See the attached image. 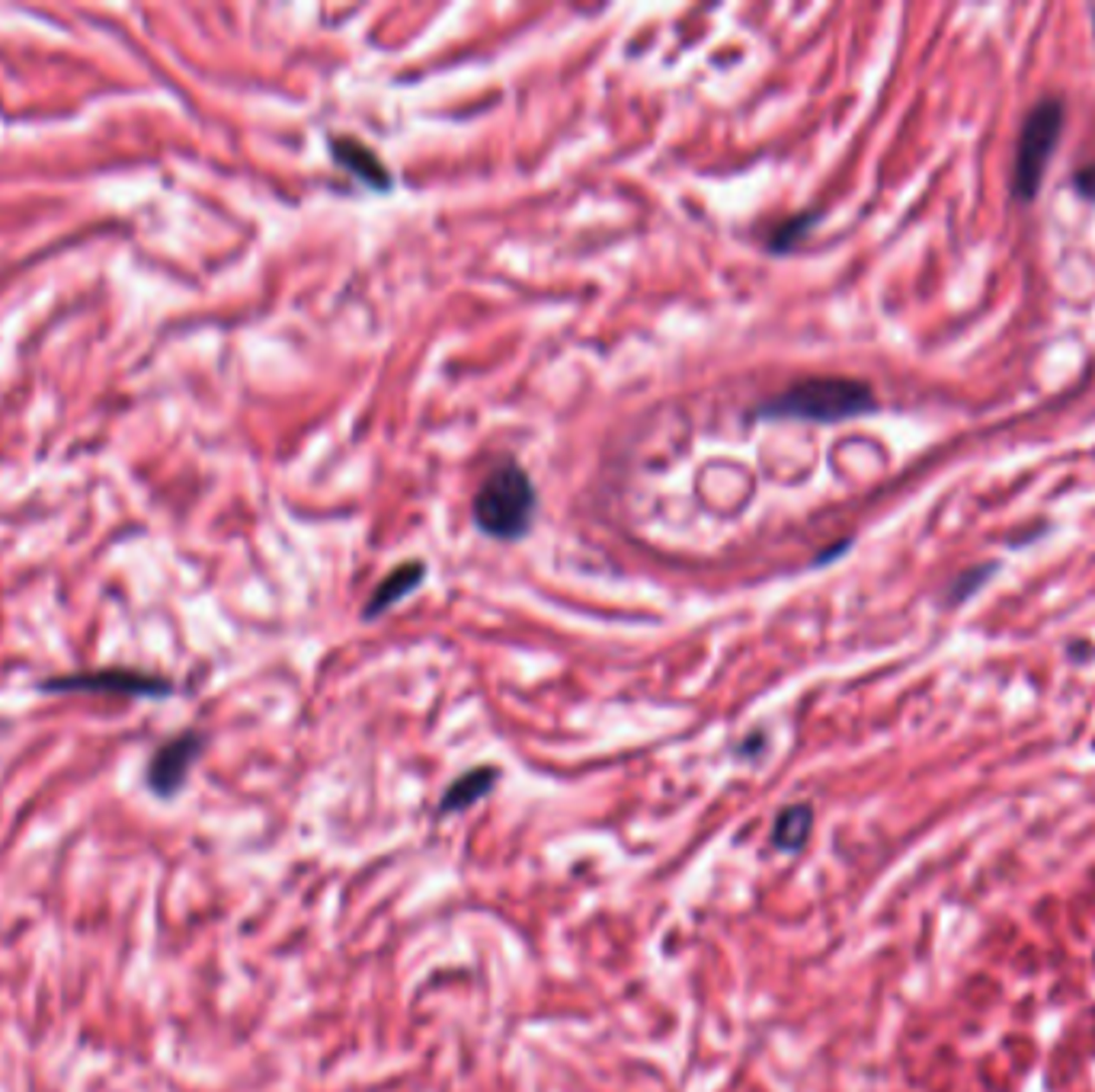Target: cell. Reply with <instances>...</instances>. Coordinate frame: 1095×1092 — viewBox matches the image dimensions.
I'll return each instance as SVG.
<instances>
[{"instance_id": "9", "label": "cell", "mask_w": 1095, "mask_h": 1092, "mask_svg": "<svg viewBox=\"0 0 1095 1092\" xmlns=\"http://www.w3.org/2000/svg\"><path fill=\"white\" fill-rule=\"evenodd\" d=\"M810 827H813V810H810V804H788L775 817L772 843L778 849H785V853H794V849H801L807 843Z\"/></svg>"}, {"instance_id": "6", "label": "cell", "mask_w": 1095, "mask_h": 1092, "mask_svg": "<svg viewBox=\"0 0 1095 1092\" xmlns=\"http://www.w3.org/2000/svg\"><path fill=\"white\" fill-rule=\"evenodd\" d=\"M330 151H334V161L340 167L350 170L359 183L372 186V189H381V193H385V189H391V173H388V167L378 161V154L372 148H365L362 142H356V138H346V135L343 138H334V142H330Z\"/></svg>"}, {"instance_id": "7", "label": "cell", "mask_w": 1095, "mask_h": 1092, "mask_svg": "<svg viewBox=\"0 0 1095 1092\" xmlns=\"http://www.w3.org/2000/svg\"><path fill=\"white\" fill-rule=\"evenodd\" d=\"M423 577H426V564L423 561H407L401 567H394L391 574L375 586L372 599L365 602V609H362V618H378L385 609H391V605L407 599L413 589L423 583Z\"/></svg>"}, {"instance_id": "4", "label": "cell", "mask_w": 1095, "mask_h": 1092, "mask_svg": "<svg viewBox=\"0 0 1095 1092\" xmlns=\"http://www.w3.org/2000/svg\"><path fill=\"white\" fill-rule=\"evenodd\" d=\"M199 750H202V737L193 734V731L167 740L148 762V788L154 794H161V798L177 794L183 788V782H186L189 769H193Z\"/></svg>"}, {"instance_id": "2", "label": "cell", "mask_w": 1095, "mask_h": 1092, "mask_svg": "<svg viewBox=\"0 0 1095 1092\" xmlns=\"http://www.w3.org/2000/svg\"><path fill=\"white\" fill-rule=\"evenodd\" d=\"M535 484L526 468L516 462H500L475 494L472 516L475 526L500 542H516L532 529L535 519Z\"/></svg>"}, {"instance_id": "1", "label": "cell", "mask_w": 1095, "mask_h": 1092, "mask_svg": "<svg viewBox=\"0 0 1095 1092\" xmlns=\"http://www.w3.org/2000/svg\"><path fill=\"white\" fill-rule=\"evenodd\" d=\"M878 407L875 391L856 378H804L753 407L756 420L843 423Z\"/></svg>"}, {"instance_id": "10", "label": "cell", "mask_w": 1095, "mask_h": 1092, "mask_svg": "<svg viewBox=\"0 0 1095 1092\" xmlns=\"http://www.w3.org/2000/svg\"><path fill=\"white\" fill-rule=\"evenodd\" d=\"M813 221H820V209L797 212V215H791L785 221H778L775 228H772V234H769V240H766L769 253H788V250H794L807 237V231L813 228Z\"/></svg>"}, {"instance_id": "12", "label": "cell", "mask_w": 1095, "mask_h": 1092, "mask_svg": "<svg viewBox=\"0 0 1095 1092\" xmlns=\"http://www.w3.org/2000/svg\"><path fill=\"white\" fill-rule=\"evenodd\" d=\"M1073 186H1076V193H1080V196L1095 202V164H1086V167L1076 170L1073 173Z\"/></svg>"}, {"instance_id": "8", "label": "cell", "mask_w": 1095, "mask_h": 1092, "mask_svg": "<svg viewBox=\"0 0 1095 1092\" xmlns=\"http://www.w3.org/2000/svg\"><path fill=\"white\" fill-rule=\"evenodd\" d=\"M494 782H497V769H491V766H481V769L459 775L455 782H451V788L442 794L439 810L442 813H455V810L472 807L475 801H481L484 794L494 788Z\"/></svg>"}, {"instance_id": "11", "label": "cell", "mask_w": 1095, "mask_h": 1092, "mask_svg": "<svg viewBox=\"0 0 1095 1092\" xmlns=\"http://www.w3.org/2000/svg\"><path fill=\"white\" fill-rule=\"evenodd\" d=\"M996 574V564H980V567H967L961 570L958 577H954V583L948 586V602L951 605H961L964 599H970L977 589Z\"/></svg>"}, {"instance_id": "13", "label": "cell", "mask_w": 1095, "mask_h": 1092, "mask_svg": "<svg viewBox=\"0 0 1095 1092\" xmlns=\"http://www.w3.org/2000/svg\"><path fill=\"white\" fill-rule=\"evenodd\" d=\"M1092 26H1095V10H1092Z\"/></svg>"}, {"instance_id": "3", "label": "cell", "mask_w": 1095, "mask_h": 1092, "mask_svg": "<svg viewBox=\"0 0 1095 1092\" xmlns=\"http://www.w3.org/2000/svg\"><path fill=\"white\" fill-rule=\"evenodd\" d=\"M1067 123V107L1057 97L1038 100L1022 119L1019 142H1016V158H1013V199L1029 205L1041 193L1045 183V170L1054 158Z\"/></svg>"}, {"instance_id": "5", "label": "cell", "mask_w": 1095, "mask_h": 1092, "mask_svg": "<svg viewBox=\"0 0 1095 1092\" xmlns=\"http://www.w3.org/2000/svg\"><path fill=\"white\" fill-rule=\"evenodd\" d=\"M45 689H86V692H122V696H167L170 686L158 676L132 673V670H103V673H77L45 683Z\"/></svg>"}]
</instances>
